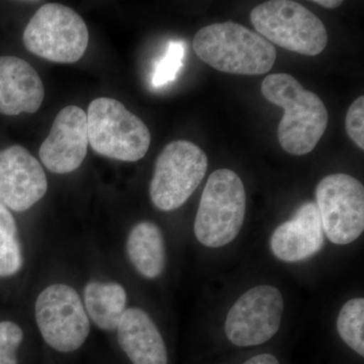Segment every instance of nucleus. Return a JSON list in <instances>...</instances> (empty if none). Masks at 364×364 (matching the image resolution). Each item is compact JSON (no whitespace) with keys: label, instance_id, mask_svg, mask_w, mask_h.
Masks as SVG:
<instances>
[{"label":"nucleus","instance_id":"20e7f679","mask_svg":"<svg viewBox=\"0 0 364 364\" xmlns=\"http://www.w3.org/2000/svg\"><path fill=\"white\" fill-rule=\"evenodd\" d=\"M86 116L88 141L97 154L126 162L138 161L147 154L149 129L119 100L95 98Z\"/></svg>","mask_w":364,"mask_h":364},{"label":"nucleus","instance_id":"393cba45","mask_svg":"<svg viewBox=\"0 0 364 364\" xmlns=\"http://www.w3.org/2000/svg\"><path fill=\"white\" fill-rule=\"evenodd\" d=\"M314 4H318V6L325 7L328 9H337L343 4L342 0H315L313 1Z\"/></svg>","mask_w":364,"mask_h":364},{"label":"nucleus","instance_id":"4be33fe9","mask_svg":"<svg viewBox=\"0 0 364 364\" xmlns=\"http://www.w3.org/2000/svg\"><path fill=\"white\" fill-rule=\"evenodd\" d=\"M345 128L349 138L364 149V97L361 95L352 102L345 119Z\"/></svg>","mask_w":364,"mask_h":364},{"label":"nucleus","instance_id":"f3484780","mask_svg":"<svg viewBox=\"0 0 364 364\" xmlns=\"http://www.w3.org/2000/svg\"><path fill=\"white\" fill-rule=\"evenodd\" d=\"M126 289L117 282H90L85 289L88 318L104 331H116L127 310Z\"/></svg>","mask_w":364,"mask_h":364},{"label":"nucleus","instance_id":"2eb2a0df","mask_svg":"<svg viewBox=\"0 0 364 364\" xmlns=\"http://www.w3.org/2000/svg\"><path fill=\"white\" fill-rule=\"evenodd\" d=\"M117 342L133 364H168L166 345L142 309H127L117 328Z\"/></svg>","mask_w":364,"mask_h":364},{"label":"nucleus","instance_id":"dca6fc26","mask_svg":"<svg viewBox=\"0 0 364 364\" xmlns=\"http://www.w3.org/2000/svg\"><path fill=\"white\" fill-rule=\"evenodd\" d=\"M127 254L142 277L149 279L160 277L165 269L166 250L159 227L152 222L138 223L127 239Z\"/></svg>","mask_w":364,"mask_h":364},{"label":"nucleus","instance_id":"aec40b11","mask_svg":"<svg viewBox=\"0 0 364 364\" xmlns=\"http://www.w3.org/2000/svg\"><path fill=\"white\" fill-rule=\"evenodd\" d=\"M23 339V332L11 321L0 322V364H18L16 350Z\"/></svg>","mask_w":364,"mask_h":364},{"label":"nucleus","instance_id":"423d86ee","mask_svg":"<svg viewBox=\"0 0 364 364\" xmlns=\"http://www.w3.org/2000/svg\"><path fill=\"white\" fill-rule=\"evenodd\" d=\"M26 49L55 63H75L90 42L85 21L70 7L46 4L28 21L23 36Z\"/></svg>","mask_w":364,"mask_h":364},{"label":"nucleus","instance_id":"412c9836","mask_svg":"<svg viewBox=\"0 0 364 364\" xmlns=\"http://www.w3.org/2000/svg\"><path fill=\"white\" fill-rule=\"evenodd\" d=\"M23 255L16 237L0 239V277H11L21 269Z\"/></svg>","mask_w":364,"mask_h":364},{"label":"nucleus","instance_id":"4468645a","mask_svg":"<svg viewBox=\"0 0 364 364\" xmlns=\"http://www.w3.org/2000/svg\"><path fill=\"white\" fill-rule=\"evenodd\" d=\"M44 97L42 79L30 63L18 57H0V114H35Z\"/></svg>","mask_w":364,"mask_h":364},{"label":"nucleus","instance_id":"39448f33","mask_svg":"<svg viewBox=\"0 0 364 364\" xmlns=\"http://www.w3.org/2000/svg\"><path fill=\"white\" fill-rule=\"evenodd\" d=\"M251 23L268 42L289 51L317 56L328 43L322 21L299 2L270 0L254 7Z\"/></svg>","mask_w":364,"mask_h":364},{"label":"nucleus","instance_id":"1a4fd4ad","mask_svg":"<svg viewBox=\"0 0 364 364\" xmlns=\"http://www.w3.org/2000/svg\"><path fill=\"white\" fill-rule=\"evenodd\" d=\"M316 198L328 239L336 245L358 240L364 230L363 184L348 174H331L318 182Z\"/></svg>","mask_w":364,"mask_h":364},{"label":"nucleus","instance_id":"ddd939ff","mask_svg":"<svg viewBox=\"0 0 364 364\" xmlns=\"http://www.w3.org/2000/svg\"><path fill=\"white\" fill-rule=\"evenodd\" d=\"M324 245V231L316 203L308 202L298 208L293 219L273 232L270 247L275 257L286 262L306 260Z\"/></svg>","mask_w":364,"mask_h":364},{"label":"nucleus","instance_id":"f257e3e1","mask_svg":"<svg viewBox=\"0 0 364 364\" xmlns=\"http://www.w3.org/2000/svg\"><path fill=\"white\" fill-rule=\"evenodd\" d=\"M261 92L268 102L284 109V116L277 129L282 149L294 156L312 152L329 121L322 100L287 73L268 75L261 85Z\"/></svg>","mask_w":364,"mask_h":364},{"label":"nucleus","instance_id":"6ab92c4d","mask_svg":"<svg viewBox=\"0 0 364 364\" xmlns=\"http://www.w3.org/2000/svg\"><path fill=\"white\" fill-rule=\"evenodd\" d=\"M184 57V46L181 42L170 43L164 57L158 62L153 74L152 83L156 87L167 85L176 78L182 67Z\"/></svg>","mask_w":364,"mask_h":364},{"label":"nucleus","instance_id":"b1692460","mask_svg":"<svg viewBox=\"0 0 364 364\" xmlns=\"http://www.w3.org/2000/svg\"><path fill=\"white\" fill-rule=\"evenodd\" d=\"M243 364H279V361L272 354L263 353L253 356Z\"/></svg>","mask_w":364,"mask_h":364},{"label":"nucleus","instance_id":"f03ea898","mask_svg":"<svg viewBox=\"0 0 364 364\" xmlns=\"http://www.w3.org/2000/svg\"><path fill=\"white\" fill-rule=\"evenodd\" d=\"M196 56L215 70L237 75H261L272 68L277 53L259 33L234 23L200 28L193 42Z\"/></svg>","mask_w":364,"mask_h":364},{"label":"nucleus","instance_id":"9d476101","mask_svg":"<svg viewBox=\"0 0 364 364\" xmlns=\"http://www.w3.org/2000/svg\"><path fill=\"white\" fill-rule=\"evenodd\" d=\"M284 310V298L277 287L262 284L249 289L228 313V339L240 347L265 343L279 332Z\"/></svg>","mask_w":364,"mask_h":364},{"label":"nucleus","instance_id":"f8f14e48","mask_svg":"<svg viewBox=\"0 0 364 364\" xmlns=\"http://www.w3.org/2000/svg\"><path fill=\"white\" fill-rule=\"evenodd\" d=\"M88 144L86 112L69 105L57 114L49 136L41 145V161L53 173H71L85 161Z\"/></svg>","mask_w":364,"mask_h":364},{"label":"nucleus","instance_id":"a211bd4d","mask_svg":"<svg viewBox=\"0 0 364 364\" xmlns=\"http://www.w3.org/2000/svg\"><path fill=\"white\" fill-rule=\"evenodd\" d=\"M337 331L345 343L360 356H364V299L347 301L337 318Z\"/></svg>","mask_w":364,"mask_h":364},{"label":"nucleus","instance_id":"9b49d317","mask_svg":"<svg viewBox=\"0 0 364 364\" xmlns=\"http://www.w3.org/2000/svg\"><path fill=\"white\" fill-rule=\"evenodd\" d=\"M48 179L42 165L26 148L0 151V202L14 212L30 210L44 198Z\"/></svg>","mask_w":364,"mask_h":364},{"label":"nucleus","instance_id":"7ed1b4c3","mask_svg":"<svg viewBox=\"0 0 364 364\" xmlns=\"http://www.w3.org/2000/svg\"><path fill=\"white\" fill-rule=\"evenodd\" d=\"M246 214L245 186L233 170L218 169L208 177L195 221L196 239L219 248L240 233Z\"/></svg>","mask_w":364,"mask_h":364},{"label":"nucleus","instance_id":"6e6552de","mask_svg":"<svg viewBox=\"0 0 364 364\" xmlns=\"http://www.w3.org/2000/svg\"><path fill=\"white\" fill-rule=\"evenodd\" d=\"M35 317L43 339L56 351L78 350L90 335L82 299L68 284H53L43 289L36 301Z\"/></svg>","mask_w":364,"mask_h":364},{"label":"nucleus","instance_id":"0eeeda50","mask_svg":"<svg viewBox=\"0 0 364 364\" xmlns=\"http://www.w3.org/2000/svg\"><path fill=\"white\" fill-rule=\"evenodd\" d=\"M208 170V157L198 145L189 141H173L165 146L155 163L150 183L153 205L163 212L182 207Z\"/></svg>","mask_w":364,"mask_h":364},{"label":"nucleus","instance_id":"5701e85b","mask_svg":"<svg viewBox=\"0 0 364 364\" xmlns=\"http://www.w3.org/2000/svg\"><path fill=\"white\" fill-rule=\"evenodd\" d=\"M18 227L9 208L0 202V239L16 237Z\"/></svg>","mask_w":364,"mask_h":364}]
</instances>
